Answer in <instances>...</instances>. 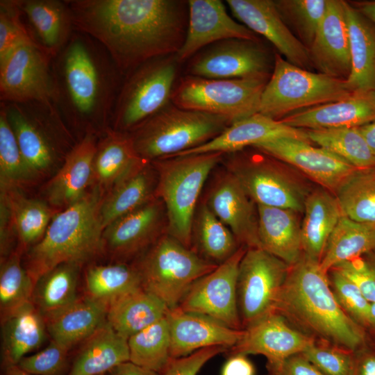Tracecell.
Wrapping results in <instances>:
<instances>
[{
	"mask_svg": "<svg viewBox=\"0 0 375 375\" xmlns=\"http://www.w3.org/2000/svg\"><path fill=\"white\" fill-rule=\"evenodd\" d=\"M141 288L140 274L134 264L97 265L90 267L85 274L87 295L108 306Z\"/></svg>",
	"mask_w": 375,
	"mask_h": 375,
	"instance_id": "42",
	"label": "cell"
},
{
	"mask_svg": "<svg viewBox=\"0 0 375 375\" xmlns=\"http://www.w3.org/2000/svg\"><path fill=\"white\" fill-rule=\"evenodd\" d=\"M303 212L301 229L303 253L320 261L328 240L344 214L335 196L323 188L310 192Z\"/></svg>",
	"mask_w": 375,
	"mask_h": 375,
	"instance_id": "33",
	"label": "cell"
},
{
	"mask_svg": "<svg viewBox=\"0 0 375 375\" xmlns=\"http://www.w3.org/2000/svg\"><path fill=\"white\" fill-rule=\"evenodd\" d=\"M166 317L169 326L172 358L215 346L228 350L244 334V329L231 328L210 317L184 312L177 307L169 309Z\"/></svg>",
	"mask_w": 375,
	"mask_h": 375,
	"instance_id": "24",
	"label": "cell"
},
{
	"mask_svg": "<svg viewBox=\"0 0 375 375\" xmlns=\"http://www.w3.org/2000/svg\"><path fill=\"white\" fill-rule=\"evenodd\" d=\"M97 135L88 133L65 157L64 162L46 188L49 203L67 208L81 199L93 179V162L97 147Z\"/></svg>",
	"mask_w": 375,
	"mask_h": 375,
	"instance_id": "28",
	"label": "cell"
},
{
	"mask_svg": "<svg viewBox=\"0 0 375 375\" xmlns=\"http://www.w3.org/2000/svg\"><path fill=\"white\" fill-rule=\"evenodd\" d=\"M80 265H58L40 277L35 283L31 301L43 317L57 312L74 302Z\"/></svg>",
	"mask_w": 375,
	"mask_h": 375,
	"instance_id": "40",
	"label": "cell"
},
{
	"mask_svg": "<svg viewBox=\"0 0 375 375\" xmlns=\"http://www.w3.org/2000/svg\"><path fill=\"white\" fill-rule=\"evenodd\" d=\"M48 334L44 318L30 301L1 317V357L5 368L40 348Z\"/></svg>",
	"mask_w": 375,
	"mask_h": 375,
	"instance_id": "30",
	"label": "cell"
},
{
	"mask_svg": "<svg viewBox=\"0 0 375 375\" xmlns=\"http://www.w3.org/2000/svg\"><path fill=\"white\" fill-rule=\"evenodd\" d=\"M32 42L15 0L0 1V62L19 46Z\"/></svg>",
	"mask_w": 375,
	"mask_h": 375,
	"instance_id": "51",
	"label": "cell"
},
{
	"mask_svg": "<svg viewBox=\"0 0 375 375\" xmlns=\"http://www.w3.org/2000/svg\"><path fill=\"white\" fill-rule=\"evenodd\" d=\"M1 194L22 245L33 246L42 239L53 217L50 208L42 201L21 196L17 189L1 191Z\"/></svg>",
	"mask_w": 375,
	"mask_h": 375,
	"instance_id": "41",
	"label": "cell"
},
{
	"mask_svg": "<svg viewBox=\"0 0 375 375\" xmlns=\"http://www.w3.org/2000/svg\"><path fill=\"white\" fill-rule=\"evenodd\" d=\"M268 371L270 375H324L301 353L288 358Z\"/></svg>",
	"mask_w": 375,
	"mask_h": 375,
	"instance_id": "55",
	"label": "cell"
},
{
	"mask_svg": "<svg viewBox=\"0 0 375 375\" xmlns=\"http://www.w3.org/2000/svg\"><path fill=\"white\" fill-rule=\"evenodd\" d=\"M253 147L295 167L333 194L340 185L357 170L329 151L297 139L278 138Z\"/></svg>",
	"mask_w": 375,
	"mask_h": 375,
	"instance_id": "19",
	"label": "cell"
},
{
	"mask_svg": "<svg viewBox=\"0 0 375 375\" xmlns=\"http://www.w3.org/2000/svg\"><path fill=\"white\" fill-rule=\"evenodd\" d=\"M204 202L231 230L240 246L260 248L257 206L228 170L213 179Z\"/></svg>",
	"mask_w": 375,
	"mask_h": 375,
	"instance_id": "20",
	"label": "cell"
},
{
	"mask_svg": "<svg viewBox=\"0 0 375 375\" xmlns=\"http://www.w3.org/2000/svg\"><path fill=\"white\" fill-rule=\"evenodd\" d=\"M234 17L264 36L289 62L305 69L311 64L308 49L290 31L272 0H227Z\"/></svg>",
	"mask_w": 375,
	"mask_h": 375,
	"instance_id": "22",
	"label": "cell"
},
{
	"mask_svg": "<svg viewBox=\"0 0 375 375\" xmlns=\"http://www.w3.org/2000/svg\"><path fill=\"white\" fill-rule=\"evenodd\" d=\"M35 282L21 263L19 253H13L1 263V316L31 301Z\"/></svg>",
	"mask_w": 375,
	"mask_h": 375,
	"instance_id": "48",
	"label": "cell"
},
{
	"mask_svg": "<svg viewBox=\"0 0 375 375\" xmlns=\"http://www.w3.org/2000/svg\"><path fill=\"white\" fill-rule=\"evenodd\" d=\"M272 69L258 112L274 119L344 99L355 92L346 80L302 69L279 53L274 56Z\"/></svg>",
	"mask_w": 375,
	"mask_h": 375,
	"instance_id": "7",
	"label": "cell"
},
{
	"mask_svg": "<svg viewBox=\"0 0 375 375\" xmlns=\"http://www.w3.org/2000/svg\"><path fill=\"white\" fill-rule=\"evenodd\" d=\"M290 266L261 248H247L239 265L237 295L243 329L276 312Z\"/></svg>",
	"mask_w": 375,
	"mask_h": 375,
	"instance_id": "12",
	"label": "cell"
},
{
	"mask_svg": "<svg viewBox=\"0 0 375 375\" xmlns=\"http://www.w3.org/2000/svg\"><path fill=\"white\" fill-rule=\"evenodd\" d=\"M67 375H101L130 360L127 339L107 322L83 342Z\"/></svg>",
	"mask_w": 375,
	"mask_h": 375,
	"instance_id": "35",
	"label": "cell"
},
{
	"mask_svg": "<svg viewBox=\"0 0 375 375\" xmlns=\"http://www.w3.org/2000/svg\"><path fill=\"white\" fill-rule=\"evenodd\" d=\"M358 129L375 154V122L361 126Z\"/></svg>",
	"mask_w": 375,
	"mask_h": 375,
	"instance_id": "60",
	"label": "cell"
},
{
	"mask_svg": "<svg viewBox=\"0 0 375 375\" xmlns=\"http://www.w3.org/2000/svg\"><path fill=\"white\" fill-rule=\"evenodd\" d=\"M54 105L62 119L85 135L106 132L124 77L106 49L95 39L75 31L53 59Z\"/></svg>",
	"mask_w": 375,
	"mask_h": 375,
	"instance_id": "2",
	"label": "cell"
},
{
	"mask_svg": "<svg viewBox=\"0 0 375 375\" xmlns=\"http://www.w3.org/2000/svg\"><path fill=\"white\" fill-rule=\"evenodd\" d=\"M351 375H375V351L364 347L354 352Z\"/></svg>",
	"mask_w": 375,
	"mask_h": 375,
	"instance_id": "56",
	"label": "cell"
},
{
	"mask_svg": "<svg viewBox=\"0 0 375 375\" xmlns=\"http://www.w3.org/2000/svg\"><path fill=\"white\" fill-rule=\"evenodd\" d=\"M275 311L319 342L353 352L365 347L364 328L338 304L319 261L304 253L290 266Z\"/></svg>",
	"mask_w": 375,
	"mask_h": 375,
	"instance_id": "3",
	"label": "cell"
},
{
	"mask_svg": "<svg viewBox=\"0 0 375 375\" xmlns=\"http://www.w3.org/2000/svg\"><path fill=\"white\" fill-rule=\"evenodd\" d=\"M368 327L375 329V302L370 303L368 314Z\"/></svg>",
	"mask_w": 375,
	"mask_h": 375,
	"instance_id": "62",
	"label": "cell"
},
{
	"mask_svg": "<svg viewBox=\"0 0 375 375\" xmlns=\"http://www.w3.org/2000/svg\"><path fill=\"white\" fill-rule=\"evenodd\" d=\"M375 249V224L343 215L331 233L319 261L326 273L336 266Z\"/></svg>",
	"mask_w": 375,
	"mask_h": 375,
	"instance_id": "38",
	"label": "cell"
},
{
	"mask_svg": "<svg viewBox=\"0 0 375 375\" xmlns=\"http://www.w3.org/2000/svg\"><path fill=\"white\" fill-rule=\"evenodd\" d=\"M274 1L284 22L308 49L325 15L329 0Z\"/></svg>",
	"mask_w": 375,
	"mask_h": 375,
	"instance_id": "46",
	"label": "cell"
},
{
	"mask_svg": "<svg viewBox=\"0 0 375 375\" xmlns=\"http://www.w3.org/2000/svg\"><path fill=\"white\" fill-rule=\"evenodd\" d=\"M270 64L269 53L259 40L231 38L193 56L188 75L217 79L269 76Z\"/></svg>",
	"mask_w": 375,
	"mask_h": 375,
	"instance_id": "16",
	"label": "cell"
},
{
	"mask_svg": "<svg viewBox=\"0 0 375 375\" xmlns=\"http://www.w3.org/2000/svg\"><path fill=\"white\" fill-rule=\"evenodd\" d=\"M353 7L375 25V1L353 3Z\"/></svg>",
	"mask_w": 375,
	"mask_h": 375,
	"instance_id": "59",
	"label": "cell"
},
{
	"mask_svg": "<svg viewBox=\"0 0 375 375\" xmlns=\"http://www.w3.org/2000/svg\"><path fill=\"white\" fill-rule=\"evenodd\" d=\"M308 51L311 66L319 73L342 80L348 78L351 60L344 1L329 0Z\"/></svg>",
	"mask_w": 375,
	"mask_h": 375,
	"instance_id": "23",
	"label": "cell"
},
{
	"mask_svg": "<svg viewBox=\"0 0 375 375\" xmlns=\"http://www.w3.org/2000/svg\"><path fill=\"white\" fill-rule=\"evenodd\" d=\"M231 124L222 116L169 103L128 133L139 156L152 162L197 148Z\"/></svg>",
	"mask_w": 375,
	"mask_h": 375,
	"instance_id": "6",
	"label": "cell"
},
{
	"mask_svg": "<svg viewBox=\"0 0 375 375\" xmlns=\"http://www.w3.org/2000/svg\"><path fill=\"white\" fill-rule=\"evenodd\" d=\"M351 60L346 80L353 91H375V25L344 1Z\"/></svg>",
	"mask_w": 375,
	"mask_h": 375,
	"instance_id": "34",
	"label": "cell"
},
{
	"mask_svg": "<svg viewBox=\"0 0 375 375\" xmlns=\"http://www.w3.org/2000/svg\"><path fill=\"white\" fill-rule=\"evenodd\" d=\"M334 195L344 215L358 222L375 224V167L356 170Z\"/></svg>",
	"mask_w": 375,
	"mask_h": 375,
	"instance_id": "45",
	"label": "cell"
},
{
	"mask_svg": "<svg viewBox=\"0 0 375 375\" xmlns=\"http://www.w3.org/2000/svg\"><path fill=\"white\" fill-rule=\"evenodd\" d=\"M103 192L95 187L53 216L42 239L28 253L25 266L34 281L61 264L80 266L103 249Z\"/></svg>",
	"mask_w": 375,
	"mask_h": 375,
	"instance_id": "4",
	"label": "cell"
},
{
	"mask_svg": "<svg viewBox=\"0 0 375 375\" xmlns=\"http://www.w3.org/2000/svg\"><path fill=\"white\" fill-rule=\"evenodd\" d=\"M316 339L293 328L281 314L274 312L244 328V334L229 354L262 355L267 360L268 370L288 358L302 353Z\"/></svg>",
	"mask_w": 375,
	"mask_h": 375,
	"instance_id": "18",
	"label": "cell"
},
{
	"mask_svg": "<svg viewBox=\"0 0 375 375\" xmlns=\"http://www.w3.org/2000/svg\"><path fill=\"white\" fill-rule=\"evenodd\" d=\"M52 61L51 57L33 43H25L16 48L0 62L1 102L54 104Z\"/></svg>",
	"mask_w": 375,
	"mask_h": 375,
	"instance_id": "14",
	"label": "cell"
},
{
	"mask_svg": "<svg viewBox=\"0 0 375 375\" xmlns=\"http://www.w3.org/2000/svg\"><path fill=\"white\" fill-rule=\"evenodd\" d=\"M227 350L226 347L215 346L199 349L184 357L172 358L160 375H197L208 360Z\"/></svg>",
	"mask_w": 375,
	"mask_h": 375,
	"instance_id": "54",
	"label": "cell"
},
{
	"mask_svg": "<svg viewBox=\"0 0 375 375\" xmlns=\"http://www.w3.org/2000/svg\"><path fill=\"white\" fill-rule=\"evenodd\" d=\"M106 374H101V375H106Z\"/></svg>",
	"mask_w": 375,
	"mask_h": 375,
	"instance_id": "63",
	"label": "cell"
},
{
	"mask_svg": "<svg viewBox=\"0 0 375 375\" xmlns=\"http://www.w3.org/2000/svg\"><path fill=\"white\" fill-rule=\"evenodd\" d=\"M278 138H292L312 143L306 130L291 127L281 120L258 112L232 123L206 144L174 156L211 152L225 155Z\"/></svg>",
	"mask_w": 375,
	"mask_h": 375,
	"instance_id": "26",
	"label": "cell"
},
{
	"mask_svg": "<svg viewBox=\"0 0 375 375\" xmlns=\"http://www.w3.org/2000/svg\"><path fill=\"white\" fill-rule=\"evenodd\" d=\"M0 105L31 170L36 176L49 169L59 151L57 138L51 131L64 126L55 105L38 101L1 102Z\"/></svg>",
	"mask_w": 375,
	"mask_h": 375,
	"instance_id": "13",
	"label": "cell"
},
{
	"mask_svg": "<svg viewBox=\"0 0 375 375\" xmlns=\"http://www.w3.org/2000/svg\"><path fill=\"white\" fill-rule=\"evenodd\" d=\"M269 375H270V374H269Z\"/></svg>",
	"mask_w": 375,
	"mask_h": 375,
	"instance_id": "64",
	"label": "cell"
},
{
	"mask_svg": "<svg viewBox=\"0 0 375 375\" xmlns=\"http://www.w3.org/2000/svg\"><path fill=\"white\" fill-rule=\"evenodd\" d=\"M74 30L98 41L124 77L143 63L176 55L186 35L188 1L66 0Z\"/></svg>",
	"mask_w": 375,
	"mask_h": 375,
	"instance_id": "1",
	"label": "cell"
},
{
	"mask_svg": "<svg viewBox=\"0 0 375 375\" xmlns=\"http://www.w3.org/2000/svg\"><path fill=\"white\" fill-rule=\"evenodd\" d=\"M333 293L342 310L357 324L368 327L370 303L358 287L336 269L328 272Z\"/></svg>",
	"mask_w": 375,
	"mask_h": 375,
	"instance_id": "49",
	"label": "cell"
},
{
	"mask_svg": "<svg viewBox=\"0 0 375 375\" xmlns=\"http://www.w3.org/2000/svg\"><path fill=\"white\" fill-rule=\"evenodd\" d=\"M35 176L25 162L15 135L0 105V181L1 191L17 189Z\"/></svg>",
	"mask_w": 375,
	"mask_h": 375,
	"instance_id": "47",
	"label": "cell"
},
{
	"mask_svg": "<svg viewBox=\"0 0 375 375\" xmlns=\"http://www.w3.org/2000/svg\"><path fill=\"white\" fill-rule=\"evenodd\" d=\"M108 375H160L154 371L138 366L131 361L122 363L114 367Z\"/></svg>",
	"mask_w": 375,
	"mask_h": 375,
	"instance_id": "58",
	"label": "cell"
},
{
	"mask_svg": "<svg viewBox=\"0 0 375 375\" xmlns=\"http://www.w3.org/2000/svg\"><path fill=\"white\" fill-rule=\"evenodd\" d=\"M32 42L53 59L75 31L66 0H15Z\"/></svg>",
	"mask_w": 375,
	"mask_h": 375,
	"instance_id": "25",
	"label": "cell"
},
{
	"mask_svg": "<svg viewBox=\"0 0 375 375\" xmlns=\"http://www.w3.org/2000/svg\"><path fill=\"white\" fill-rule=\"evenodd\" d=\"M280 120L304 130L360 127L375 122V91H355L344 99L297 112Z\"/></svg>",
	"mask_w": 375,
	"mask_h": 375,
	"instance_id": "27",
	"label": "cell"
},
{
	"mask_svg": "<svg viewBox=\"0 0 375 375\" xmlns=\"http://www.w3.org/2000/svg\"><path fill=\"white\" fill-rule=\"evenodd\" d=\"M254 149L226 154V169L256 205L302 212L310 193L306 185L288 172L281 161Z\"/></svg>",
	"mask_w": 375,
	"mask_h": 375,
	"instance_id": "11",
	"label": "cell"
},
{
	"mask_svg": "<svg viewBox=\"0 0 375 375\" xmlns=\"http://www.w3.org/2000/svg\"><path fill=\"white\" fill-rule=\"evenodd\" d=\"M169 308L158 297L141 288L112 301L106 321L127 339L165 317Z\"/></svg>",
	"mask_w": 375,
	"mask_h": 375,
	"instance_id": "37",
	"label": "cell"
},
{
	"mask_svg": "<svg viewBox=\"0 0 375 375\" xmlns=\"http://www.w3.org/2000/svg\"><path fill=\"white\" fill-rule=\"evenodd\" d=\"M324 375H351L354 352L316 341L301 353Z\"/></svg>",
	"mask_w": 375,
	"mask_h": 375,
	"instance_id": "50",
	"label": "cell"
},
{
	"mask_svg": "<svg viewBox=\"0 0 375 375\" xmlns=\"http://www.w3.org/2000/svg\"><path fill=\"white\" fill-rule=\"evenodd\" d=\"M221 375H255V367L246 355L233 354L224 364Z\"/></svg>",
	"mask_w": 375,
	"mask_h": 375,
	"instance_id": "57",
	"label": "cell"
},
{
	"mask_svg": "<svg viewBox=\"0 0 375 375\" xmlns=\"http://www.w3.org/2000/svg\"><path fill=\"white\" fill-rule=\"evenodd\" d=\"M257 206L260 248L289 266L303 254L299 213L288 208Z\"/></svg>",
	"mask_w": 375,
	"mask_h": 375,
	"instance_id": "29",
	"label": "cell"
},
{
	"mask_svg": "<svg viewBox=\"0 0 375 375\" xmlns=\"http://www.w3.org/2000/svg\"><path fill=\"white\" fill-rule=\"evenodd\" d=\"M269 77L217 79L186 75L174 86L171 102L181 108L222 116L233 123L258 113Z\"/></svg>",
	"mask_w": 375,
	"mask_h": 375,
	"instance_id": "9",
	"label": "cell"
},
{
	"mask_svg": "<svg viewBox=\"0 0 375 375\" xmlns=\"http://www.w3.org/2000/svg\"><path fill=\"white\" fill-rule=\"evenodd\" d=\"M240 247L231 230L204 201L197 206L192 226V249L199 256L219 265Z\"/></svg>",
	"mask_w": 375,
	"mask_h": 375,
	"instance_id": "39",
	"label": "cell"
},
{
	"mask_svg": "<svg viewBox=\"0 0 375 375\" xmlns=\"http://www.w3.org/2000/svg\"><path fill=\"white\" fill-rule=\"evenodd\" d=\"M177 63L176 55L156 58L124 77L113 109L112 129L130 133L169 104Z\"/></svg>",
	"mask_w": 375,
	"mask_h": 375,
	"instance_id": "10",
	"label": "cell"
},
{
	"mask_svg": "<svg viewBox=\"0 0 375 375\" xmlns=\"http://www.w3.org/2000/svg\"><path fill=\"white\" fill-rule=\"evenodd\" d=\"M134 265L142 288L158 297L169 309L178 307L192 285L218 266L167 233Z\"/></svg>",
	"mask_w": 375,
	"mask_h": 375,
	"instance_id": "8",
	"label": "cell"
},
{
	"mask_svg": "<svg viewBox=\"0 0 375 375\" xmlns=\"http://www.w3.org/2000/svg\"><path fill=\"white\" fill-rule=\"evenodd\" d=\"M188 6L186 35L176 54L178 62L186 61L203 49L222 40H259L255 33L233 19L219 0H190Z\"/></svg>",
	"mask_w": 375,
	"mask_h": 375,
	"instance_id": "21",
	"label": "cell"
},
{
	"mask_svg": "<svg viewBox=\"0 0 375 375\" xmlns=\"http://www.w3.org/2000/svg\"><path fill=\"white\" fill-rule=\"evenodd\" d=\"M306 131L311 142L339 156L357 169L375 167V154L358 127Z\"/></svg>",
	"mask_w": 375,
	"mask_h": 375,
	"instance_id": "43",
	"label": "cell"
},
{
	"mask_svg": "<svg viewBox=\"0 0 375 375\" xmlns=\"http://www.w3.org/2000/svg\"><path fill=\"white\" fill-rule=\"evenodd\" d=\"M224 156L211 152L151 162L157 176L155 195L165 208L166 233L188 248L192 249V226L199 196L210 172Z\"/></svg>",
	"mask_w": 375,
	"mask_h": 375,
	"instance_id": "5",
	"label": "cell"
},
{
	"mask_svg": "<svg viewBox=\"0 0 375 375\" xmlns=\"http://www.w3.org/2000/svg\"><path fill=\"white\" fill-rule=\"evenodd\" d=\"M156 183V170L149 161H144L116 183L101 203V216L104 229L153 198Z\"/></svg>",
	"mask_w": 375,
	"mask_h": 375,
	"instance_id": "36",
	"label": "cell"
},
{
	"mask_svg": "<svg viewBox=\"0 0 375 375\" xmlns=\"http://www.w3.org/2000/svg\"><path fill=\"white\" fill-rule=\"evenodd\" d=\"M108 305L88 295L44 316L52 340L70 349L84 342L106 322Z\"/></svg>",
	"mask_w": 375,
	"mask_h": 375,
	"instance_id": "31",
	"label": "cell"
},
{
	"mask_svg": "<svg viewBox=\"0 0 375 375\" xmlns=\"http://www.w3.org/2000/svg\"><path fill=\"white\" fill-rule=\"evenodd\" d=\"M6 375H34L22 369L18 365L6 367Z\"/></svg>",
	"mask_w": 375,
	"mask_h": 375,
	"instance_id": "61",
	"label": "cell"
},
{
	"mask_svg": "<svg viewBox=\"0 0 375 375\" xmlns=\"http://www.w3.org/2000/svg\"><path fill=\"white\" fill-rule=\"evenodd\" d=\"M166 232L165 208L162 201L155 196L105 228L103 247L125 262L140 256Z\"/></svg>",
	"mask_w": 375,
	"mask_h": 375,
	"instance_id": "17",
	"label": "cell"
},
{
	"mask_svg": "<svg viewBox=\"0 0 375 375\" xmlns=\"http://www.w3.org/2000/svg\"><path fill=\"white\" fill-rule=\"evenodd\" d=\"M333 269L351 279L369 303L375 302V262L362 256Z\"/></svg>",
	"mask_w": 375,
	"mask_h": 375,
	"instance_id": "53",
	"label": "cell"
},
{
	"mask_svg": "<svg viewBox=\"0 0 375 375\" xmlns=\"http://www.w3.org/2000/svg\"><path fill=\"white\" fill-rule=\"evenodd\" d=\"M131 362L161 373L171 359V338L167 317L128 338Z\"/></svg>",
	"mask_w": 375,
	"mask_h": 375,
	"instance_id": "44",
	"label": "cell"
},
{
	"mask_svg": "<svg viewBox=\"0 0 375 375\" xmlns=\"http://www.w3.org/2000/svg\"><path fill=\"white\" fill-rule=\"evenodd\" d=\"M69 351L51 340L44 349L33 355L24 356L17 365L34 375H61L67 367Z\"/></svg>",
	"mask_w": 375,
	"mask_h": 375,
	"instance_id": "52",
	"label": "cell"
},
{
	"mask_svg": "<svg viewBox=\"0 0 375 375\" xmlns=\"http://www.w3.org/2000/svg\"><path fill=\"white\" fill-rule=\"evenodd\" d=\"M97 142L93 162L95 187L110 190L145 160L137 153L128 133L108 128Z\"/></svg>",
	"mask_w": 375,
	"mask_h": 375,
	"instance_id": "32",
	"label": "cell"
},
{
	"mask_svg": "<svg viewBox=\"0 0 375 375\" xmlns=\"http://www.w3.org/2000/svg\"><path fill=\"white\" fill-rule=\"evenodd\" d=\"M247 249L240 246L231 257L197 280L177 308L210 317L231 328L243 329L238 305L237 283L239 265Z\"/></svg>",
	"mask_w": 375,
	"mask_h": 375,
	"instance_id": "15",
	"label": "cell"
}]
</instances>
